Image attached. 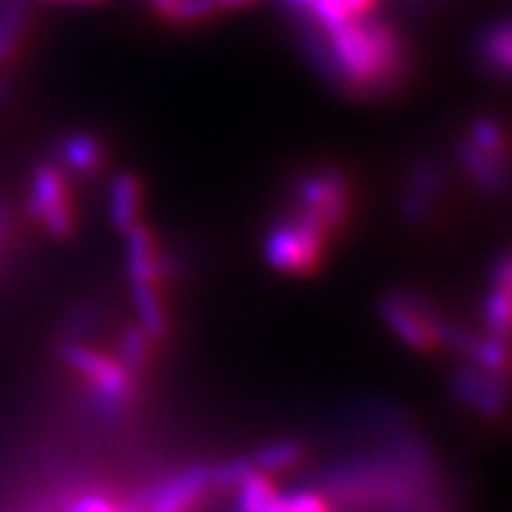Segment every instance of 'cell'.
<instances>
[{
	"label": "cell",
	"instance_id": "1",
	"mask_svg": "<svg viewBox=\"0 0 512 512\" xmlns=\"http://www.w3.org/2000/svg\"><path fill=\"white\" fill-rule=\"evenodd\" d=\"M297 36L306 62L330 91L351 100H384L399 95L413 76V53L392 19L377 12L318 27L297 17Z\"/></svg>",
	"mask_w": 512,
	"mask_h": 512
},
{
	"label": "cell",
	"instance_id": "2",
	"mask_svg": "<svg viewBox=\"0 0 512 512\" xmlns=\"http://www.w3.org/2000/svg\"><path fill=\"white\" fill-rule=\"evenodd\" d=\"M57 356L86 384L95 418L119 425L136 413L143 380L128 373L117 356L93 349L86 342H60Z\"/></svg>",
	"mask_w": 512,
	"mask_h": 512
},
{
	"label": "cell",
	"instance_id": "3",
	"mask_svg": "<svg viewBox=\"0 0 512 512\" xmlns=\"http://www.w3.org/2000/svg\"><path fill=\"white\" fill-rule=\"evenodd\" d=\"M292 211L323 230L337 242L354 216V183L335 164H323L304 171L292 183Z\"/></svg>",
	"mask_w": 512,
	"mask_h": 512
},
{
	"label": "cell",
	"instance_id": "4",
	"mask_svg": "<svg viewBox=\"0 0 512 512\" xmlns=\"http://www.w3.org/2000/svg\"><path fill=\"white\" fill-rule=\"evenodd\" d=\"M332 242L316 223L297 211L280 216L264 238V259L273 271L292 278H311L325 266Z\"/></svg>",
	"mask_w": 512,
	"mask_h": 512
},
{
	"label": "cell",
	"instance_id": "5",
	"mask_svg": "<svg viewBox=\"0 0 512 512\" xmlns=\"http://www.w3.org/2000/svg\"><path fill=\"white\" fill-rule=\"evenodd\" d=\"M377 313L392 335L415 354H434L444 349L441 332L448 316L427 294L411 287H399L380 297Z\"/></svg>",
	"mask_w": 512,
	"mask_h": 512
},
{
	"label": "cell",
	"instance_id": "6",
	"mask_svg": "<svg viewBox=\"0 0 512 512\" xmlns=\"http://www.w3.org/2000/svg\"><path fill=\"white\" fill-rule=\"evenodd\" d=\"M27 214L55 240H69L79 228L72 181L55 162L38 164L31 174Z\"/></svg>",
	"mask_w": 512,
	"mask_h": 512
},
{
	"label": "cell",
	"instance_id": "7",
	"mask_svg": "<svg viewBox=\"0 0 512 512\" xmlns=\"http://www.w3.org/2000/svg\"><path fill=\"white\" fill-rule=\"evenodd\" d=\"M211 491V465L195 463L124 494L133 512H195Z\"/></svg>",
	"mask_w": 512,
	"mask_h": 512
},
{
	"label": "cell",
	"instance_id": "8",
	"mask_svg": "<svg viewBox=\"0 0 512 512\" xmlns=\"http://www.w3.org/2000/svg\"><path fill=\"white\" fill-rule=\"evenodd\" d=\"M451 394L467 413L489 425H498L512 415V380L486 373L470 361H460L453 370Z\"/></svg>",
	"mask_w": 512,
	"mask_h": 512
},
{
	"label": "cell",
	"instance_id": "9",
	"mask_svg": "<svg viewBox=\"0 0 512 512\" xmlns=\"http://www.w3.org/2000/svg\"><path fill=\"white\" fill-rule=\"evenodd\" d=\"M448 185L446 169L437 159L422 155L408 166L399 192V214L406 226L427 228L434 223Z\"/></svg>",
	"mask_w": 512,
	"mask_h": 512
},
{
	"label": "cell",
	"instance_id": "10",
	"mask_svg": "<svg viewBox=\"0 0 512 512\" xmlns=\"http://www.w3.org/2000/svg\"><path fill=\"white\" fill-rule=\"evenodd\" d=\"M124 266L128 283H150L162 287L166 280L176 275V261L159 242L157 233L140 221L131 230H126Z\"/></svg>",
	"mask_w": 512,
	"mask_h": 512
},
{
	"label": "cell",
	"instance_id": "11",
	"mask_svg": "<svg viewBox=\"0 0 512 512\" xmlns=\"http://www.w3.org/2000/svg\"><path fill=\"white\" fill-rule=\"evenodd\" d=\"M456 162L467 181L489 200H501L512 192V162L508 159L489 155L463 138L456 147Z\"/></svg>",
	"mask_w": 512,
	"mask_h": 512
},
{
	"label": "cell",
	"instance_id": "12",
	"mask_svg": "<svg viewBox=\"0 0 512 512\" xmlns=\"http://www.w3.org/2000/svg\"><path fill=\"white\" fill-rule=\"evenodd\" d=\"M105 140L95 136L91 131H72L67 136L57 140V166L69 178H83V181H93L100 176L107 166Z\"/></svg>",
	"mask_w": 512,
	"mask_h": 512
},
{
	"label": "cell",
	"instance_id": "13",
	"mask_svg": "<svg viewBox=\"0 0 512 512\" xmlns=\"http://www.w3.org/2000/svg\"><path fill=\"white\" fill-rule=\"evenodd\" d=\"M145 185L131 171L114 174L110 190H107V216L119 233H126L136 223L143 221Z\"/></svg>",
	"mask_w": 512,
	"mask_h": 512
},
{
	"label": "cell",
	"instance_id": "14",
	"mask_svg": "<svg viewBox=\"0 0 512 512\" xmlns=\"http://www.w3.org/2000/svg\"><path fill=\"white\" fill-rule=\"evenodd\" d=\"M131 285V302L136 309V323L147 332V337L162 347L171 335L169 311L164 306L162 287L150 283H128Z\"/></svg>",
	"mask_w": 512,
	"mask_h": 512
},
{
	"label": "cell",
	"instance_id": "15",
	"mask_svg": "<svg viewBox=\"0 0 512 512\" xmlns=\"http://www.w3.org/2000/svg\"><path fill=\"white\" fill-rule=\"evenodd\" d=\"M306 458V448L302 441L294 439H280L264 444L249 456V463L254 465L256 472H264L268 477L283 475V472L297 470Z\"/></svg>",
	"mask_w": 512,
	"mask_h": 512
},
{
	"label": "cell",
	"instance_id": "16",
	"mask_svg": "<svg viewBox=\"0 0 512 512\" xmlns=\"http://www.w3.org/2000/svg\"><path fill=\"white\" fill-rule=\"evenodd\" d=\"M155 354L157 344L147 337V332L140 328V325H128V328L121 332L117 358L121 366H124L131 375H136L138 380H145L147 373L152 370Z\"/></svg>",
	"mask_w": 512,
	"mask_h": 512
},
{
	"label": "cell",
	"instance_id": "17",
	"mask_svg": "<svg viewBox=\"0 0 512 512\" xmlns=\"http://www.w3.org/2000/svg\"><path fill=\"white\" fill-rule=\"evenodd\" d=\"M27 19V0H0V67H8L19 55Z\"/></svg>",
	"mask_w": 512,
	"mask_h": 512
},
{
	"label": "cell",
	"instance_id": "18",
	"mask_svg": "<svg viewBox=\"0 0 512 512\" xmlns=\"http://www.w3.org/2000/svg\"><path fill=\"white\" fill-rule=\"evenodd\" d=\"M238 512H287L285 494H280L273 477L254 472L238 489Z\"/></svg>",
	"mask_w": 512,
	"mask_h": 512
},
{
	"label": "cell",
	"instance_id": "19",
	"mask_svg": "<svg viewBox=\"0 0 512 512\" xmlns=\"http://www.w3.org/2000/svg\"><path fill=\"white\" fill-rule=\"evenodd\" d=\"M479 57L494 74L512 79V22H498L479 38Z\"/></svg>",
	"mask_w": 512,
	"mask_h": 512
},
{
	"label": "cell",
	"instance_id": "20",
	"mask_svg": "<svg viewBox=\"0 0 512 512\" xmlns=\"http://www.w3.org/2000/svg\"><path fill=\"white\" fill-rule=\"evenodd\" d=\"M465 140L489 155L512 162V133L510 128L494 117H477L467 126Z\"/></svg>",
	"mask_w": 512,
	"mask_h": 512
},
{
	"label": "cell",
	"instance_id": "21",
	"mask_svg": "<svg viewBox=\"0 0 512 512\" xmlns=\"http://www.w3.org/2000/svg\"><path fill=\"white\" fill-rule=\"evenodd\" d=\"M482 320L486 335L512 342V294L491 287L482 304Z\"/></svg>",
	"mask_w": 512,
	"mask_h": 512
},
{
	"label": "cell",
	"instance_id": "22",
	"mask_svg": "<svg viewBox=\"0 0 512 512\" xmlns=\"http://www.w3.org/2000/svg\"><path fill=\"white\" fill-rule=\"evenodd\" d=\"M105 320V313L98 304H79L69 311V316L64 318L62 325V337L60 342H86L95 330L100 328V323Z\"/></svg>",
	"mask_w": 512,
	"mask_h": 512
},
{
	"label": "cell",
	"instance_id": "23",
	"mask_svg": "<svg viewBox=\"0 0 512 512\" xmlns=\"http://www.w3.org/2000/svg\"><path fill=\"white\" fill-rule=\"evenodd\" d=\"M254 465L249 463V456L245 458H230L223 463L211 465V491L214 494H230L238 491L249 477L254 475Z\"/></svg>",
	"mask_w": 512,
	"mask_h": 512
},
{
	"label": "cell",
	"instance_id": "24",
	"mask_svg": "<svg viewBox=\"0 0 512 512\" xmlns=\"http://www.w3.org/2000/svg\"><path fill=\"white\" fill-rule=\"evenodd\" d=\"M287 512H337L328 501V496L320 494L316 486H302L285 494Z\"/></svg>",
	"mask_w": 512,
	"mask_h": 512
},
{
	"label": "cell",
	"instance_id": "25",
	"mask_svg": "<svg viewBox=\"0 0 512 512\" xmlns=\"http://www.w3.org/2000/svg\"><path fill=\"white\" fill-rule=\"evenodd\" d=\"M491 287L512 294V247L496 254L494 264H491Z\"/></svg>",
	"mask_w": 512,
	"mask_h": 512
},
{
	"label": "cell",
	"instance_id": "26",
	"mask_svg": "<svg viewBox=\"0 0 512 512\" xmlns=\"http://www.w3.org/2000/svg\"><path fill=\"white\" fill-rule=\"evenodd\" d=\"M12 233H15V228H12L10 209L5 207L3 200H0V261L5 259V252H8L12 245Z\"/></svg>",
	"mask_w": 512,
	"mask_h": 512
},
{
	"label": "cell",
	"instance_id": "27",
	"mask_svg": "<svg viewBox=\"0 0 512 512\" xmlns=\"http://www.w3.org/2000/svg\"><path fill=\"white\" fill-rule=\"evenodd\" d=\"M216 3H219L221 15H235V12L254 8V5H259L261 0H216Z\"/></svg>",
	"mask_w": 512,
	"mask_h": 512
},
{
	"label": "cell",
	"instance_id": "28",
	"mask_svg": "<svg viewBox=\"0 0 512 512\" xmlns=\"http://www.w3.org/2000/svg\"><path fill=\"white\" fill-rule=\"evenodd\" d=\"M46 3H60V5H98L105 0H46Z\"/></svg>",
	"mask_w": 512,
	"mask_h": 512
}]
</instances>
